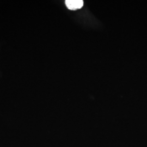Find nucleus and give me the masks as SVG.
<instances>
[{
	"instance_id": "obj_1",
	"label": "nucleus",
	"mask_w": 147,
	"mask_h": 147,
	"mask_svg": "<svg viewBox=\"0 0 147 147\" xmlns=\"http://www.w3.org/2000/svg\"><path fill=\"white\" fill-rule=\"evenodd\" d=\"M65 5L70 10H76L81 8L84 5V1L82 0H67Z\"/></svg>"
}]
</instances>
